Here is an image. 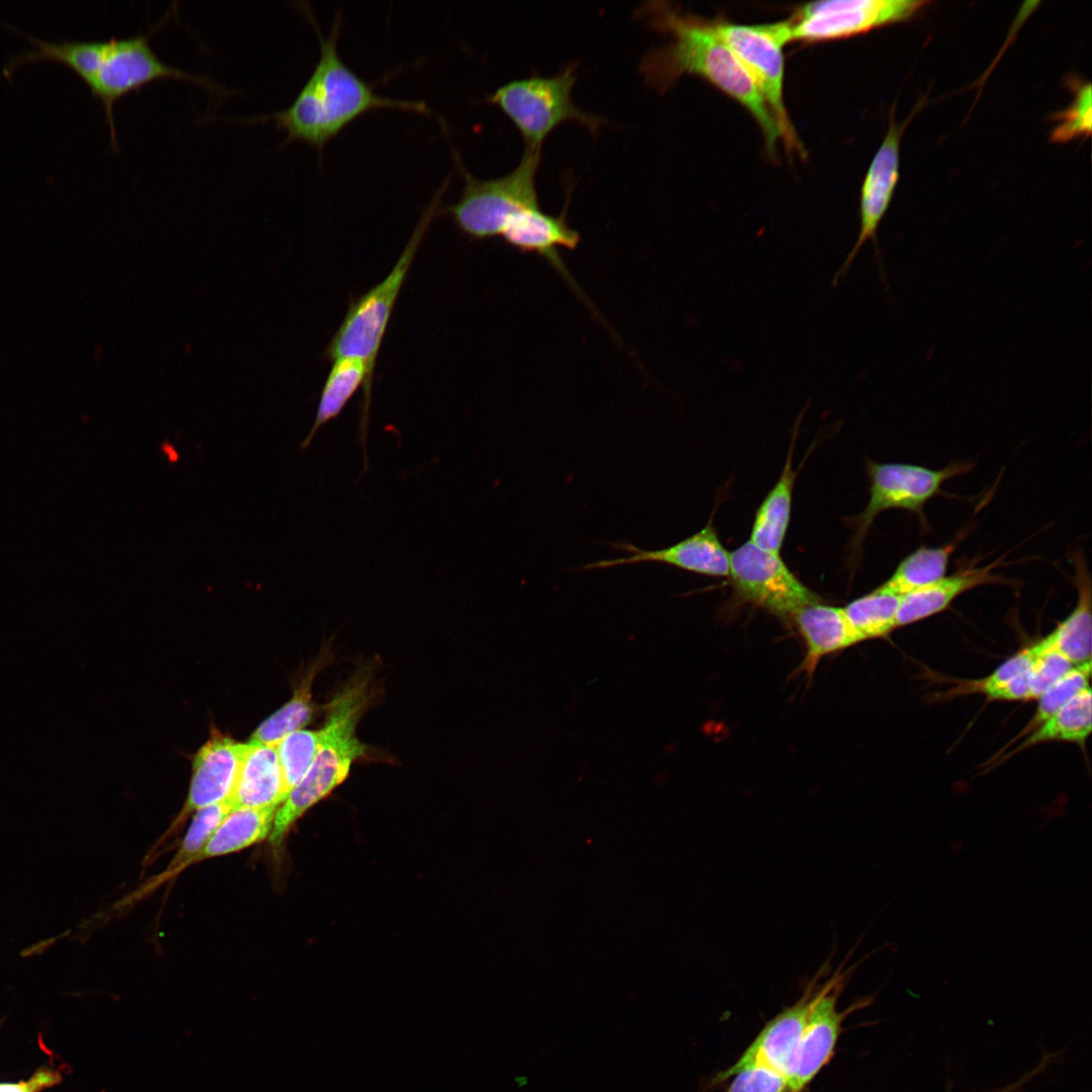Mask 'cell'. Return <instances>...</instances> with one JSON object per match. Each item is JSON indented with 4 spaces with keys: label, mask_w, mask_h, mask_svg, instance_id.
Masks as SVG:
<instances>
[{
    "label": "cell",
    "mask_w": 1092,
    "mask_h": 1092,
    "mask_svg": "<svg viewBox=\"0 0 1092 1092\" xmlns=\"http://www.w3.org/2000/svg\"><path fill=\"white\" fill-rule=\"evenodd\" d=\"M637 15L654 30L671 36V42L649 50L642 57L639 72L644 81L663 91L684 74L704 78L749 111L762 131L767 152L775 154L782 138L778 123L751 78L712 23L681 13L663 1L644 2Z\"/></svg>",
    "instance_id": "6da1fadb"
},
{
    "label": "cell",
    "mask_w": 1092,
    "mask_h": 1092,
    "mask_svg": "<svg viewBox=\"0 0 1092 1092\" xmlns=\"http://www.w3.org/2000/svg\"><path fill=\"white\" fill-rule=\"evenodd\" d=\"M340 25L341 19L337 16L328 37H324L316 28L321 44L318 62L287 108L240 120H272L278 128L287 132L284 144L302 141L322 150L348 124L371 110L388 108L428 112L427 105L422 101L392 99L376 94L371 85L352 71L338 54Z\"/></svg>",
    "instance_id": "7a4b0ae2"
},
{
    "label": "cell",
    "mask_w": 1092,
    "mask_h": 1092,
    "mask_svg": "<svg viewBox=\"0 0 1092 1092\" xmlns=\"http://www.w3.org/2000/svg\"><path fill=\"white\" fill-rule=\"evenodd\" d=\"M369 698L370 679L362 673L330 703L311 766L275 814L270 834L273 846L280 845L294 822L341 785L352 764L365 755L366 745L358 739L356 726Z\"/></svg>",
    "instance_id": "3957f363"
},
{
    "label": "cell",
    "mask_w": 1092,
    "mask_h": 1092,
    "mask_svg": "<svg viewBox=\"0 0 1092 1092\" xmlns=\"http://www.w3.org/2000/svg\"><path fill=\"white\" fill-rule=\"evenodd\" d=\"M447 184L442 186L424 210L414 234L390 272L364 294L351 301L344 320L325 352V356L330 361L351 358L362 361L366 366L367 381L363 387L364 401L360 422V439L363 447L366 444L373 374L380 347L418 249L433 217L440 210L439 202Z\"/></svg>",
    "instance_id": "277c9868"
},
{
    "label": "cell",
    "mask_w": 1092,
    "mask_h": 1092,
    "mask_svg": "<svg viewBox=\"0 0 1092 1092\" xmlns=\"http://www.w3.org/2000/svg\"><path fill=\"white\" fill-rule=\"evenodd\" d=\"M174 8H171L158 23L144 33L125 38L111 37L101 40L100 54L94 72L86 84L92 95L103 105L110 145L116 151H118V143L113 108L114 103L126 94L138 92L145 85L162 78L191 81L218 95L230 93L229 90L205 76L194 75L165 63L154 52L149 38L171 17Z\"/></svg>",
    "instance_id": "5b68a950"
},
{
    "label": "cell",
    "mask_w": 1092,
    "mask_h": 1092,
    "mask_svg": "<svg viewBox=\"0 0 1092 1092\" xmlns=\"http://www.w3.org/2000/svg\"><path fill=\"white\" fill-rule=\"evenodd\" d=\"M575 81V66L570 64L551 77L532 75L510 81L488 95L486 101L516 125L525 149L542 150L546 136L562 122L576 120L592 132L605 122L573 103L571 90Z\"/></svg>",
    "instance_id": "8992f818"
},
{
    "label": "cell",
    "mask_w": 1092,
    "mask_h": 1092,
    "mask_svg": "<svg viewBox=\"0 0 1092 1092\" xmlns=\"http://www.w3.org/2000/svg\"><path fill=\"white\" fill-rule=\"evenodd\" d=\"M541 150L525 149L519 165L494 179H477L462 168L464 188L460 199L446 208L457 229L473 240L500 237L520 212L538 207L536 173Z\"/></svg>",
    "instance_id": "52a82bcc"
},
{
    "label": "cell",
    "mask_w": 1092,
    "mask_h": 1092,
    "mask_svg": "<svg viewBox=\"0 0 1092 1092\" xmlns=\"http://www.w3.org/2000/svg\"><path fill=\"white\" fill-rule=\"evenodd\" d=\"M712 25L751 78L774 115L784 142L792 150L802 153L784 100L782 48L790 42L788 21L757 25L720 21Z\"/></svg>",
    "instance_id": "ba28073f"
},
{
    "label": "cell",
    "mask_w": 1092,
    "mask_h": 1092,
    "mask_svg": "<svg viewBox=\"0 0 1092 1092\" xmlns=\"http://www.w3.org/2000/svg\"><path fill=\"white\" fill-rule=\"evenodd\" d=\"M972 468L973 463L968 461L951 462L941 469L909 463L868 461L870 498L863 511L851 519L855 530L851 545L855 554L876 517L887 510L910 512L918 517L923 527H927L925 505L941 492L944 482L968 473Z\"/></svg>",
    "instance_id": "9c48e42d"
},
{
    "label": "cell",
    "mask_w": 1092,
    "mask_h": 1092,
    "mask_svg": "<svg viewBox=\"0 0 1092 1092\" xmlns=\"http://www.w3.org/2000/svg\"><path fill=\"white\" fill-rule=\"evenodd\" d=\"M928 1L830 0L801 6L788 20L790 41H824L850 37L912 18Z\"/></svg>",
    "instance_id": "30bf717a"
},
{
    "label": "cell",
    "mask_w": 1092,
    "mask_h": 1092,
    "mask_svg": "<svg viewBox=\"0 0 1092 1092\" xmlns=\"http://www.w3.org/2000/svg\"><path fill=\"white\" fill-rule=\"evenodd\" d=\"M728 576L739 598L779 617H793L800 609L820 602L780 554L760 549L750 541L730 553Z\"/></svg>",
    "instance_id": "8fae6325"
},
{
    "label": "cell",
    "mask_w": 1092,
    "mask_h": 1092,
    "mask_svg": "<svg viewBox=\"0 0 1092 1092\" xmlns=\"http://www.w3.org/2000/svg\"><path fill=\"white\" fill-rule=\"evenodd\" d=\"M855 947L856 944L833 976L821 985L815 997L786 1074L790 1092H800L830 1060L843 1020V1013L837 1010V999L842 988L860 963L882 949L880 946L872 950L857 964L843 970L845 961Z\"/></svg>",
    "instance_id": "7c38bea8"
},
{
    "label": "cell",
    "mask_w": 1092,
    "mask_h": 1092,
    "mask_svg": "<svg viewBox=\"0 0 1092 1092\" xmlns=\"http://www.w3.org/2000/svg\"><path fill=\"white\" fill-rule=\"evenodd\" d=\"M907 122L896 123L894 108L892 109L887 133L869 166L860 188L858 236L833 277L834 285L846 275L860 249L869 241L874 246L875 257L881 269L877 233L899 181L900 142Z\"/></svg>",
    "instance_id": "4fadbf2b"
},
{
    "label": "cell",
    "mask_w": 1092,
    "mask_h": 1092,
    "mask_svg": "<svg viewBox=\"0 0 1092 1092\" xmlns=\"http://www.w3.org/2000/svg\"><path fill=\"white\" fill-rule=\"evenodd\" d=\"M830 959L831 957L818 969L800 999L768 1021L738 1061L717 1076L718 1081L726 1080L737 1072L752 1067L769 1069L786 1076L822 985L820 980L830 971Z\"/></svg>",
    "instance_id": "5bb4252c"
},
{
    "label": "cell",
    "mask_w": 1092,
    "mask_h": 1092,
    "mask_svg": "<svg viewBox=\"0 0 1092 1092\" xmlns=\"http://www.w3.org/2000/svg\"><path fill=\"white\" fill-rule=\"evenodd\" d=\"M609 545L629 555L589 562L580 566L579 569H605L655 562L708 576L727 577L729 575L730 553L721 543L711 521L699 532L662 549L645 550L628 542H616Z\"/></svg>",
    "instance_id": "9a60e30c"
},
{
    "label": "cell",
    "mask_w": 1092,
    "mask_h": 1092,
    "mask_svg": "<svg viewBox=\"0 0 1092 1092\" xmlns=\"http://www.w3.org/2000/svg\"><path fill=\"white\" fill-rule=\"evenodd\" d=\"M248 743L215 735L196 753L188 797L179 819L199 810L229 800L235 789Z\"/></svg>",
    "instance_id": "2e32d148"
},
{
    "label": "cell",
    "mask_w": 1092,
    "mask_h": 1092,
    "mask_svg": "<svg viewBox=\"0 0 1092 1092\" xmlns=\"http://www.w3.org/2000/svg\"><path fill=\"white\" fill-rule=\"evenodd\" d=\"M499 238L520 252L545 258L574 291L583 296L559 255L560 249L574 250L580 240L579 234L567 223L564 213L551 215L540 206L526 209L508 223Z\"/></svg>",
    "instance_id": "e0dca14e"
},
{
    "label": "cell",
    "mask_w": 1092,
    "mask_h": 1092,
    "mask_svg": "<svg viewBox=\"0 0 1092 1092\" xmlns=\"http://www.w3.org/2000/svg\"><path fill=\"white\" fill-rule=\"evenodd\" d=\"M1002 558L984 566H963L952 574L920 587L901 598L897 614V626H906L931 617L947 609L964 593L989 583H1009L994 573Z\"/></svg>",
    "instance_id": "ac0fdd59"
},
{
    "label": "cell",
    "mask_w": 1092,
    "mask_h": 1092,
    "mask_svg": "<svg viewBox=\"0 0 1092 1092\" xmlns=\"http://www.w3.org/2000/svg\"><path fill=\"white\" fill-rule=\"evenodd\" d=\"M289 795L275 746L248 743L229 799L235 808H277Z\"/></svg>",
    "instance_id": "d6986e66"
},
{
    "label": "cell",
    "mask_w": 1092,
    "mask_h": 1092,
    "mask_svg": "<svg viewBox=\"0 0 1092 1092\" xmlns=\"http://www.w3.org/2000/svg\"><path fill=\"white\" fill-rule=\"evenodd\" d=\"M793 618L806 643L804 665L808 671H813L822 656L861 641L850 626L843 608L818 602L800 609Z\"/></svg>",
    "instance_id": "ffe728a7"
},
{
    "label": "cell",
    "mask_w": 1092,
    "mask_h": 1092,
    "mask_svg": "<svg viewBox=\"0 0 1092 1092\" xmlns=\"http://www.w3.org/2000/svg\"><path fill=\"white\" fill-rule=\"evenodd\" d=\"M1077 602L1070 614L1048 634L1046 643L1074 665L1091 660V576L1080 551L1073 555Z\"/></svg>",
    "instance_id": "44dd1931"
},
{
    "label": "cell",
    "mask_w": 1092,
    "mask_h": 1092,
    "mask_svg": "<svg viewBox=\"0 0 1092 1092\" xmlns=\"http://www.w3.org/2000/svg\"><path fill=\"white\" fill-rule=\"evenodd\" d=\"M277 808H235L221 821L193 863L245 849L271 834Z\"/></svg>",
    "instance_id": "7402d4cb"
},
{
    "label": "cell",
    "mask_w": 1092,
    "mask_h": 1092,
    "mask_svg": "<svg viewBox=\"0 0 1092 1092\" xmlns=\"http://www.w3.org/2000/svg\"><path fill=\"white\" fill-rule=\"evenodd\" d=\"M795 477L790 451L782 474L755 513L749 541L774 554H780L786 537Z\"/></svg>",
    "instance_id": "603a6c76"
},
{
    "label": "cell",
    "mask_w": 1092,
    "mask_h": 1092,
    "mask_svg": "<svg viewBox=\"0 0 1092 1092\" xmlns=\"http://www.w3.org/2000/svg\"><path fill=\"white\" fill-rule=\"evenodd\" d=\"M964 536L965 532L959 533L956 539L938 547L920 546L905 556L892 575L877 588L903 597L940 579L945 575L950 556Z\"/></svg>",
    "instance_id": "cb8c5ba5"
},
{
    "label": "cell",
    "mask_w": 1092,
    "mask_h": 1092,
    "mask_svg": "<svg viewBox=\"0 0 1092 1092\" xmlns=\"http://www.w3.org/2000/svg\"><path fill=\"white\" fill-rule=\"evenodd\" d=\"M331 362L332 366L321 391L313 424L300 445L301 449L307 448L317 431L328 422L336 419L358 389L360 387L363 389L366 384L367 371L362 361L341 358Z\"/></svg>",
    "instance_id": "d4e9b609"
},
{
    "label": "cell",
    "mask_w": 1092,
    "mask_h": 1092,
    "mask_svg": "<svg viewBox=\"0 0 1092 1092\" xmlns=\"http://www.w3.org/2000/svg\"><path fill=\"white\" fill-rule=\"evenodd\" d=\"M1091 698L1090 687L1082 690L1061 710L1026 735L1007 756L1050 741L1073 742L1083 746L1092 727Z\"/></svg>",
    "instance_id": "484cf974"
},
{
    "label": "cell",
    "mask_w": 1092,
    "mask_h": 1092,
    "mask_svg": "<svg viewBox=\"0 0 1092 1092\" xmlns=\"http://www.w3.org/2000/svg\"><path fill=\"white\" fill-rule=\"evenodd\" d=\"M315 673L316 665L308 672L292 698L257 728L249 743L276 747L284 737L302 729L311 720L314 713L311 684Z\"/></svg>",
    "instance_id": "4316f807"
},
{
    "label": "cell",
    "mask_w": 1092,
    "mask_h": 1092,
    "mask_svg": "<svg viewBox=\"0 0 1092 1092\" xmlns=\"http://www.w3.org/2000/svg\"><path fill=\"white\" fill-rule=\"evenodd\" d=\"M902 597L878 588L846 605L845 616L860 640L889 635L897 626V614Z\"/></svg>",
    "instance_id": "83f0119b"
},
{
    "label": "cell",
    "mask_w": 1092,
    "mask_h": 1092,
    "mask_svg": "<svg viewBox=\"0 0 1092 1092\" xmlns=\"http://www.w3.org/2000/svg\"><path fill=\"white\" fill-rule=\"evenodd\" d=\"M1091 660L1074 665L1062 678L1049 688L1037 700L1033 717L1012 740L1024 737L1067 705L1082 690L1090 687Z\"/></svg>",
    "instance_id": "f1b7e54d"
},
{
    "label": "cell",
    "mask_w": 1092,
    "mask_h": 1092,
    "mask_svg": "<svg viewBox=\"0 0 1092 1092\" xmlns=\"http://www.w3.org/2000/svg\"><path fill=\"white\" fill-rule=\"evenodd\" d=\"M232 810L233 805L230 800L197 810L179 850L168 867L167 874H173L192 864L194 857Z\"/></svg>",
    "instance_id": "f546056e"
},
{
    "label": "cell",
    "mask_w": 1092,
    "mask_h": 1092,
    "mask_svg": "<svg viewBox=\"0 0 1092 1092\" xmlns=\"http://www.w3.org/2000/svg\"><path fill=\"white\" fill-rule=\"evenodd\" d=\"M320 744V730L299 729L284 737L276 746L288 793L306 776Z\"/></svg>",
    "instance_id": "4dcf8cb0"
},
{
    "label": "cell",
    "mask_w": 1092,
    "mask_h": 1092,
    "mask_svg": "<svg viewBox=\"0 0 1092 1092\" xmlns=\"http://www.w3.org/2000/svg\"><path fill=\"white\" fill-rule=\"evenodd\" d=\"M1074 97L1070 105L1055 115L1057 126L1051 133L1053 143H1067L1089 138L1092 130V88L1089 82L1072 81Z\"/></svg>",
    "instance_id": "1f68e13d"
},
{
    "label": "cell",
    "mask_w": 1092,
    "mask_h": 1092,
    "mask_svg": "<svg viewBox=\"0 0 1092 1092\" xmlns=\"http://www.w3.org/2000/svg\"><path fill=\"white\" fill-rule=\"evenodd\" d=\"M1038 652V643L1027 646L1000 664L984 678L963 680L953 689V695L981 693L993 697L1012 679L1027 671Z\"/></svg>",
    "instance_id": "d6a6232c"
},
{
    "label": "cell",
    "mask_w": 1092,
    "mask_h": 1092,
    "mask_svg": "<svg viewBox=\"0 0 1092 1092\" xmlns=\"http://www.w3.org/2000/svg\"><path fill=\"white\" fill-rule=\"evenodd\" d=\"M1037 643L1038 652L1028 670L1030 700L1038 699L1074 666L1067 657L1051 647L1044 637Z\"/></svg>",
    "instance_id": "836d02e7"
},
{
    "label": "cell",
    "mask_w": 1092,
    "mask_h": 1092,
    "mask_svg": "<svg viewBox=\"0 0 1092 1092\" xmlns=\"http://www.w3.org/2000/svg\"><path fill=\"white\" fill-rule=\"evenodd\" d=\"M725 1092H790L785 1075L761 1067L734 1074Z\"/></svg>",
    "instance_id": "e575fe53"
},
{
    "label": "cell",
    "mask_w": 1092,
    "mask_h": 1092,
    "mask_svg": "<svg viewBox=\"0 0 1092 1092\" xmlns=\"http://www.w3.org/2000/svg\"><path fill=\"white\" fill-rule=\"evenodd\" d=\"M63 1080L62 1070L43 1066L34 1071L26 1080L18 1082H0V1092H42L59 1085Z\"/></svg>",
    "instance_id": "d590c367"
}]
</instances>
